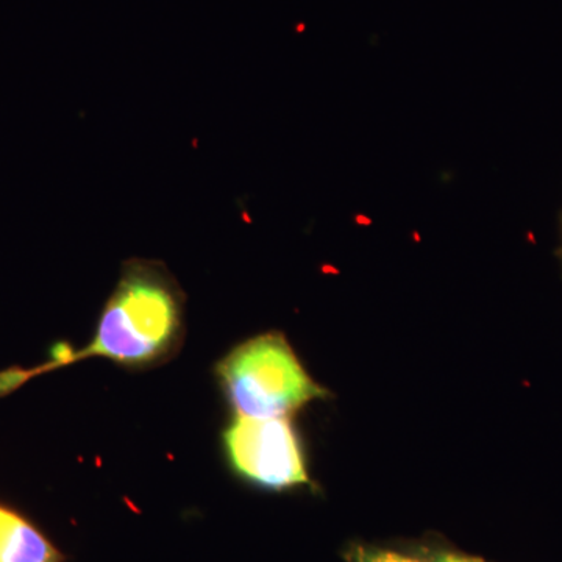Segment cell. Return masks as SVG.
Masks as SVG:
<instances>
[{
	"label": "cell",
	"mask_w": 562,
	"mask_h": 562,
	"mask_svg": "<svg viewBox=\"0 0 562 562\" xmlns=\"http://www.w3.org/2000/svg\"><path fill=\"white\" fill-rule=\"evenodd\" d=\"M180 328L181 301L168 273L149 262H133L103 308L90 346L58 351L54 364L35 373L90 357L125 366L149 364L172 350Z\"/></svg>",
	"instance_id": "cell-1"
},
{
	"label": "cell",
	"mask_w": 562,
	"mask_h": 562,
	"mask_svg": "<svg viewBox=\"0 0 562 562\" xmlns=\"http://www.w3.org/2000/svg\"><path fill=\"white\" fill-rule=\"evenodd\" d=\"M217 375L239 416L286 417L327 395L279 333L257 336L236 347L217 366Z\"/></svg>",
	"instance_id": "cell-2"
},
{
	"label": "cell",
	"mask_w": 562,
	"mask_h": 562,
	"mask_svg": "<svg viewBox=\"0 0 562 562\" xmlns=\"http://www.w3.org/2000/svg\"><path fill=\"white\" fill-rule=\"evenodd\" d=\"M224 443L233 469L258 486L288 490L310 482L286 417L239 416L225 431Z\"/></svg>",
	"instance_id": "cell-3"
},
{
	"label": "cell",
	"mask_w": 562,
	"mask_h": 562,
	"mask_svg": "<svg viewBox=\"0 0 562 562\" xmlns=\"http://www.w3.org/2000/svg\"><path fill=\"white\" fill-rule=\"evenodd\" d=\"M0 562H61V557L31 524L0 506Z\"/></svg>",
	"instance_id": "cell-4"
},
{
	"label": "cell",
	"mask_w": 562,
	"mask_h": 562,
	"mask_svg": "<svg viewBox=\"0 0 562 562\" xmlns=\"http://www.w3.org/2000/svg\"><path fill=\"white\" fill-rule=\"evenodd\" d=\"M347 562H438L435 557L430 560L414 557V554L397 552V550L382 549V547L351 546L346 553Z\"/></svg>",
	"instance_id": "cell-5"
},
{
	"label": "cell",
	"mask_w": 562,
	"mask_h": 562,
	"mask_svg": "<svg viewBox=\"0 0 562 562\" xmlns=\"http://www.w3.org/2000/svg\"><path fill=\"white\" fill-rule=\"evenodd\" d=\"M438 562H484L480 558L468 557V554L454 552H439L432 554Z\"/></svg>",
	"instance_id": "cell-6"
}]
</instances>
